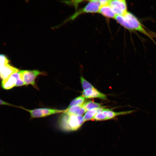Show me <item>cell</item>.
I'll use <instances>...</instances> for the list:
<instances>
[{
  "mask_svg": "<svg viewBox=\"0 0 156 156\" xmlns=\"http://www.w3.org/2000/svg\"><path fill=\"white\" fill-rule=\"evenodd\" d=\"M114 19L119 24L127 29L138 31L151 38L150 35L138 19L131 13L127 12L122 15H116Z\"/></svg>",
  "mask_w": 156,
  "mask_h": 156,
  "instance_id": "obj_1",
  "label": "cell"
},
{
  "mask_svg": "<svg viewBox=\"0 0 156 156\" xmlns=\"http://www.w3.org/2000/svg\"><path fill=\"white\" fill-rule=\"evenodd\" d=\"M84 122L82 116L69 115L62 113L59 118L58 124L62 130L73 131L79 129Z\"/></svg>",
  "mask_w": 156,
  "mask_h": 156,
  "instance_id": "obj_2",
  "label": "cell"
},
{
  "mask_svg": "<svg viewBox=\"0 0 156 156\" xmlns=\"http://www.w3.org/2000/svg\"><path fill=\"white\" fill-rule=\"evenodd\" d=\"M29 112L31 119L46 117L53 114L63 113L64 110L47 108H41L29 109L22 107H19Z\"/></svg>",
  "mask_w": 156,
  "mask_h": 156,
  "instance_id": "obj_3",
  "label": "cell"
},
{
  "mask_svg": "<svg viewBox=\"0 0 156 156\" xmlns=\"http://www.w3.org/2000/svg\"><path fill=\"white\" fill-rule=\"evenodd\" d=\"M0 77L2 80L6 79L19 70L10 64L9 60L4 55H0Z\"/></svg>",
  "mask_w": 156,
  "mask_h": 156,
  "instance_id": "obj_4",
  "label": "cell"
},
{
  "mask_svg": "<svg viewBox=\"0 0 156 156\" xmlns=\"http://www.w3.org/2000/svg\"><path fill=\"white\" fill-rule=\"evenodd\" d=\"M20 72L25 85H30L36 89L37 87L35 83L36 78L40 75L45 74L37 70H20Z\"/></svg>",
  "mask_w": 156,
  "mask_h": 156,
  "instance_id": "obj_5",
  "label": "cell"
},
{
  "mask_svg": "<svg viewBox=\"0 0 156 156\" xmlns=\"http://www.w3.org/2000/svg\"><path fill=\"white\" fill-rule=\"evenodd\" d=\"M101 6L99 0L89 1L85 7L75 12L70 19H74L80 14L83 13H95L99 12Z\"/></svg>",
  "mask_w": 156,
  "mask_h": 156,
  "instance_id": "obj_6",
  "label": "cell"
},
{
  "mask_svg": "<svg viewBox=\"0 0 156 156\" xmlns=\"http://www.w3.org/2000/svg\"><path fill=\"white\" fill-rule=\"evenodd\" d=\"M109 5L116 15H122L128 12L127 4L125 0H109Z\"/></svg>",
  "mask_w": 156,
  "mask_h": 156,
  "instance_id": "obj_7",
  "label": "cell"
},
{
  "mask_svg": "<svg viewBox=\"0 0 156 156\" xmlns=\"http://www.w3.org/2000/svg\"><path fill=\"white\" fill-rule=\"evenodd\" d=\"M82 96L86 98H98L104 100L107 99L105 94L95 88L83 90L82 92Z\"/></svg>",
  "mask_w": 156,
  "mask_h": 156,
  "instance_id": "obj_8",
  "label": "cell"
},
{
  "mask_svg": "<svg viewBox=\"0 0 156 156\" xmlns=\"http://www.w3.org/2000/svg\"><path fill=\"white\" fill-rule=\"evenodd\" d=\"M135 111L136 110H132L120 112H115L112 110L111 109L104 108L102 112L106 116L107 120H108L118 116L131 114Z\"/></svg>",
  "mask_w": 156,
  "mask_h": 156,
  "instance_id": "obj_9",
  "label": "cell"
},
{
  "mask_svg": "<svg viewBox=\"0 0 156 156\" xmlns=\"http://www.w3.org/2000/svg\"><path fill=\"white\" fill-rule=\"evenodd\" d=\"M17 82V79L13 74L6 79L2 80L1 85L3 89L8 90L16 86Z\"/></svg>",
  "mask_w": 156,
  "mask_h": 156,
  "instance_id": "obj_10",
  "label": "cell"
},
{
  "mask_svg": "<svg viewBox=\"0 0 156 156\" xmlns=\"http://www.w3.org/2000/svg\"><path fill=\"white\" fill-rule=\"evenodd\" d=\"M86 111L82 105L74 106L67 108L64 110L63 113L69 115L82 116Z\"/></svg>",
  "mask_w": 156,
  "mask_h": 156,
  "instance_id": "obj_11",
  "label": "cell"
},
{
  "mask_svg": "<svg viewBox=\"0 0 156 156\" xmlns=\"http://www.w3.org/2000/svg\"><path fill=\"white\" fill-rule=\"evenodd\" d=\"M99 12L104 16L109 18H114L116 16L109 4L101 6Z\"/></svg>",
  "mask_w": 156,
  "mask_h": 156,
  "instance_id": "obj_12",
  "label": "cell"
},
{
  "mask_svg": "<svg viewBox=\"0 0 156 156\" xmlns=\"http://www.w3.org/2000/svg\"><path fill=\"white\" fill-rule=\"evenodd\" d=\"M104 108H100L95 109L87 111L85 113L83 118L85 122L92 120L96 114L99 112L102 111Z\"/></svg>",
  "mask_w": 156,
  "mask_h": 156,
  "instance_id": "obj_13",
  "label": "cell"
},
{
  "mask_svg": "<svg viewBox=\"0 0 156 156\" xmlns=\"http://www.w3.org/2000/svg\"><path fill=\"white\" fill-rule=\"evenodd\" d=\"M82 105L86 112L91 110L104 107L100 104L92 101L85 102Z\"/></svg>",
  "mask_w": 156,
  "mask_h": 156,
  "instance_id": "obj_14",
  "label": "cell"
},
{
  "mask_svg": "<svg viewBox=\"0 0 156 156\" xmlns=\"http://www.w3.org/2000/svg\"><path fill=\"white\" fill-rule=\"evenodd\" d=\"M84 97L82 96H79L72 101L67 108L74 106L82 105L84 103Z\"/></svg>",
  "mask_w": 156,
  "mask_h": 156,
  "instance_id": "obj_15",
  "label": "cell"
},
{
  "mask_svg": "<svg viewBox=\"0 0 156 156\" xmlns=\"http://www.w3.org/2000/svg\"><path fill=\"white\" fill-rule=\"evenodd\" d=\"M80 79L82 88L83 90L88 89L94 88L92 85L85 79L83 77L81 76Z\"/></svg>",
  "mask_w": 156,
  "mask_h": 156,
  "instance_id": "obj_16",
  "label": "cell"
},
{
  "mask_svg": "<svg viewBox=\"0 0 156 156\" xmlns=\"http://www.w3.org/2000/svg\"><path fill=\"white\" fill-rule=\"evenodd\" d=\"M93 119L96 121H103L107 120V118L103 113L102 111L97 112L94 117Z\"/></svg>",
  "mask_w": 156,
  "mask_h": 156,
  "instance_id": "obj_17",
  "label": "cell"
}]
</instances>
